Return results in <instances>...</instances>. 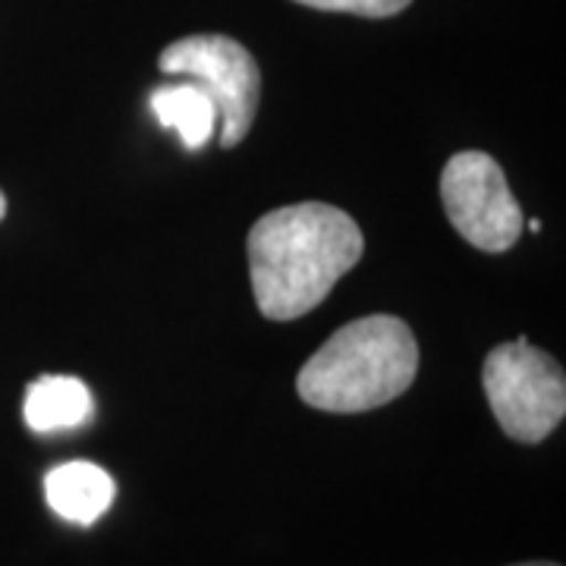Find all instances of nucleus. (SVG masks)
Listing matches in <instances>:
<instances>
[{
  "label": "nucleus",
  "instance_id": "6",
  "mask_svg": "<svg viewBox=\"0 0 566 566\" xmlns=\"http://www.w3.org/2000/svg\"><path fill=\"white\" fill-rule=\"evenodd\" d=\"M114 479L104 472L102 465L85 463H63L44 475V497L48 506L76 526H92L98 516L107 513L114 504Z\"/></svg>",
  "mask_w": 566,
  "mask_h": 566
},
{
  "label": "nucleus",
  "instance_id": "2",
  "mask_svg": "<svg viewBox=\"0 0 566 566\" xmlns=\"http://www.w3.org/2000/svg\"><path fill=\"white\" fill-rule=\"evenodd\" d=\"M419 371V344L394 315L344 324L300 368V400L322 412H368L403 397Z\"/></svg>",
  "mask_w": 566,
  "mask_h": 566
},
{
  "label": "nucleus",
  "instance_id": "10",
  "mask_svg": "<svg viewBox=\"0 0 566 566\" xmlns=\"http://www.w3.org/2000/svg\"><path fill=\"white\" fill-rule=\"evenodd\" d=\"M3 214H7V199H3V192H0V221H3Z\"/></svg>",
  "mask_w": 566,
  "mask_h": 566
},
{
  "label": "nucleus",
  "instance_id": "8",
  "mask_svg": "<svg viewBox=\"0 0 566 566\" xmlns=\"http://www.w3.org/2000/svg\"><path fill=\"white\" fill-rule=\"evenodd\" d=\"M151 111H155L161 126L174 129L180 136L189 151L205 148L211 133H214V126H218L214 102L192 80L155 88L151 92Z\"/></svg>",
  "mask_w": 566,
  "mask_h": 566
},
{
  "label": "nucleus",
  "instance_id": "5",
  "mask_svg": "<svg viewBox=\"0 0 566 566\" xmlns=\"http://www.w3.org/2000/svg\"><path fill=\"white\" fill-rule=\"evenodd\" d=\"M441 199L453 230L482 252H506L523 237V208L501 164L485 151H460L444 164Z\"/></svg>",
  "mask_w": 566,
  "mask_h": 566
},
{
  "label": "nucleus",
  "instance_id": "3",
  "mask_svg": "<svg viewBox=\"0 0 566 566\" xmlns=\"http://www.w3.org/2000/svg\"><path fill=\"white\" fill-rule=\"evenodd\" d=\"M482 385L497 424L520 444H542L564 422V368L545 349L528 344V337L488 353Z\"/></svg>",
  "mask_w": 566,
  "mask_h": 566
},
{
  "label": "nucleus",
  "instance_id": "7",
  "mask_svg": "<svg viewBox=\"0 0 566 566\" xmlns=\"http://www.w3.org/2000/svg\"><path fill=\"white\" fill-rule=\"evenodd\" d=\"M95 400L92 390L73 375H44L25 390L22 416L35 434L70 431L92 419Z\"/></svg>",
  "mask_w": 566,
  "mask_h": 566
},
{
  "label": "nucleus",
  "instance_id": "1",
  "mask_svg": "<svg viewBox=\"0 0 566 566\" xmlns=\"http://www.w3.org/2000/svg\"><path fill=\"white\" fill-rule=\"evenodd\" d=\"M249 281L268 322H293L331 296L363 259V230L324 202L274 208L249 230Z\"/></svg>",
  "mask_w": 566,
  "mask_h": 566
},
{
  "label": "nucleus",
  "instance_id": "4",
  "mask_svg": "<svg viewBox=\"0 0 566 566\" xmlns=\"http://www.w3.org/2000/svg\"><path fill=\"white\" fill-rule=\"evenodd\" d=\"M158 70L192 80L214 102L223 148L245 139L262 95V73L245 44L230 35H186L164 48Z\"/></svg>",
  "mask_w": 566,
  "mask_h": 566
},
{
  "label": "nucleus",
  "instance_id": "9",
  "mask_svg": "<svg viewBox=\"0 0 566 566\" xmlns=\"http://www.w3.org/2000/svg\"><path fill=\"white\" fill-rule=\"evenodd\" d=\"M312 10H327V13H353V17H365V20H387L403 13L412 0H296Z\"/></svg>",
  "mask_w": 566,
  "mask_h": 566
},
{
  "label": "nucleus",
  "instance_id": "11",
  "mask_svg": "<svg viewBox=\"0 0 566 566\" xmlns=\"http://www.w3.org/2000/svg\"><path fill=\"white\" fill-rule=\"evenodd\" d=\"M516 566H560V564H547V560H535V564H516Z\"/></svg>",
  "mask_w": 566,
  "mask_h": 566
}]
</instances>
